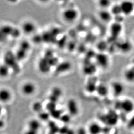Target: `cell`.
I'll list each match as a JSON object with an SVG mask.
<instances>
[{
  "instance_id": "1",
  "label": "cell",
  "mask_w": 134,
  "mask_h": 134,
  "mask_svg": "<svg viewBox=\"0 0 134 134\" xmlns=\"http://www.w3.org/2000/svg\"><path fill=\"white\" fill-rule=\"evenodd\" d=\"M115 105L116 109L122 111L126 114L131 113L134 110V102L129 99L117 102Z\"/></svg>"
},
{
  "instance_id": "2",
  "label": "cell",
  "mask_w": 134,
  "mask_h": 134,
  "mask_svg": "<svg viewBox=\"0 0 134 134\" xmlns=\"http://www.w3.org/2000/svg\"><path fill=\"white\" fill-rule=\"evenodd\" d=\"M118 116L116 112L114 111H109L104 114L102 116V121L109 126L115 125L118 121Z\"/></svg>"
},
{
  "instance_id": "3",
  "label": "cell",
  "mask_w": 134,
  "mask_h": 134,
  "mask_svg": "<svg viewBox=\"0 0 134 134\" xmlns=\"http://www.w3.org/2000/svg\"><path fill=\"white\" fill-rule=\"evenodd\" d=\"M62 18L68 22L75 21L79 16V12L77 10L73 8H68L62 12Z\"/></svg>"
},
{
  "instance_id": "4",
  "label": "cell",
  "mask_w": 134,
  "mask_h": 134,
  "mask_svg": "<svg viewBox=\"0 0 134 134\" xmlns=\"http://www.w3.org/2000/svg\"><path fill=\"white\" fill-rule=\"evenodd\" d=\"M96 64L100 67L106 68L109 64V57L103 53H100L95 56Z\"/></svg>"
},
{
  "instance_id": "5",
  "label": "cell",
  "mask_w": 134,
  "mask_h": 134,
  "mask_svg": "<svg viewBox=\"0 0 134 134\" xmlns=\"http://www.w3.org/2000/svg\"><path fill=\"white\" fill-rule=\"evenodd\" d=\"M122 14L124 15H130L134 10V4L130 1H124L120 4Z\"/></svg>"
},
{
  "instance_id": "6",
  "label": "cell",
  "mask_w": 134,
  "mask_h": 134,
  "mask_svg": "<svg viewBox=\"0 0 134 134\" xmlns=\"http://www.w3.org/2000/svg\"><path fill=\"white\" fill-rule=\"evenodd\" d=\"M67 109L71 115H77L79 111V107L77 103L73 99L68 100L67 104Z\"/></svg>"
},
{
  "instance_id": "7",
  "label": "cell",
  "mask_w": 134,
  "mask_h": 134,
  "mask_svg": "<svg viewBox=\"0 0 134 134\" xmlns=\"http://www.w3.org/2000/svg\"><path fill=\"white\" fill-rule=\"evenodd\" d=\"M35 90V86L32 82H26L22 87V92L26 96L32 95L34 93Z\"/></svg>"
},
{
  "instance_id": "8",
  "label": "cell",
  "mask_w": 134,
  "mask_h": 134,
  "mask_svg": "<svg viewBox=\"0 0 134 134\" xmlns=\"http://www.w3.org/2000/svg\"><path fill=\"white\" fill-rule=\"evenodd\" d=\"M113 93L116 96H118L122 94L124 91V86L122 84L118 82H115L111 84Z\"/></svg>"
},
{
  "instance_id": "9",
  "label": "cell",
  "mask_w": 134,
  "mask_h": 134,
  "mask_svg": "<svg viewBox=\"0 0 134 134\" xmlns=\"http://www.w3.org/2000/svg\"><path fill=\"white\" fill-rule=\"evenodd\" d=\"M62 94V90L60 88L54 87L52 89L51 95L49 97L50 101L55 103L58 101V99L61 97Z\"/></svg>"
},
{
  "instance_id": "10",
  "label": "cell",
  "mask_w": 134,
  "mask_h": 134,
  "mask_svg": "<svg viewBox=\"0 0 134 134\" xmlns=\"http://www.w3.org/2000/svg\"><path fill=\"white\" fill-rule=\"evenodd\" d=\"M122 30V26L121 23L115 22L111 25L110 31L111 35L114 37H117L121 34Z\"/></svg>"
},
{
  "instance_id": "11",
  "label": "cell",
  "mask_w": 134,
  "mask_h": 134,
  "mask_svg": "<svg viewBox=\"0 0 134 134\" xmlns=\"http://www.w3.org/2000/svg\"><path fill=\"white\" fill-rule=\"evenodd\" d=\"M12 97V93L9 90L4 88L0 90V102L7 103L11 100Z\"/></svg>"
},
{
  "instance_id": "12",
  "label": "cell",
  "mask_w": 134,
  "mask_h": 134,
  "mask_svg": "<svg viewBox=\"0 0 134 134\" xmlns=\"http://www.w3.org/2000/svg\"><path fill=\"white\" fill-rule=\"evenodd\" d=\"M96 65L92 63L87 62L83 66V70L84 74L88 75H91L95 74L96 72Z\"/></svg>"
},
{
  "instance_id": "13",
  "label": "cell",
  "mask_w": 134,
  "mask_h": 134,
  "mask_svg": "<svg viewBox=\"0 0 134 134\" xmlns=\"http://www.w3.org/2000/svg\"><path fill=\"white\" fill-rule=\"evenodd\" d=\"M89 132L90 134H100L102 132V128L97 123H91L89 126Z\"/></svg>"
},
{
  "instance_id": "14",
  "label": "cell",
  "mask_w": 134,
  "mask_h": 134,
  "mask_svg": "<svg viewBox=\"0 0 134 134\" xmlns=\"http://www.w3.org/2000/svg\"><path fill=\"white\" fill-rule=\"evenodd\" d=\"M35 25L31 21L25 22L22 25V29L24 33L30 34L33 33L35 30Z\"/></svg>"
},
{
  "instance_id": "15",
  "label": "cell",
  "mask_w": 134,
  "mask_h": 134,
  "mask_svg": "<svg viewBox=\"0 0 134 134\" xmlns=\"http://www.w3.org/2000/svg\"><path fill=\"white\" fill-rule=\"evenodd\" d=\"M96 91L100 96H105L108 94L109 90L106 85L104 84H100L97 85Z\"/></svg>"
},
{
  "instance_id": "16",
  "label": "cell",
  "mask_w": 134,
  "mask_h": 134,
  "mask_svg": "<svg viewBox=\"0 0 134 134\" xmlns=\"http://www.w3.org/2000/svg\"><path fill=\"white\" fill-rule=\"evenodd\" d=\"M112 15L111 12L105 10V9L101 10L99 14V16L101 20L105 22L109 21L111 20Z\"/></svg>"
},
{
  "instance_id": "17",
  "label": "cell",
  "mask_w": 134,
  "mask_h": 134,
  "mask_svg": "<svg viewBox=\"0 0 134 134\" xmlns=\"http://www.w3.org/2000/svg\"><path fill=\"white\" fill-rule=\"evenodd\" d=\"M15 28L11 27L10 26H4L0 27V32L6 36L11 35L12 36Z\"/></svg>"
},
{
  "instance_id": "18",
  "label": "cell",
  "mask_w": 134,
  "mask_h": 134,
  "mask_svg": "<svg viewBox=\"0 0 134 134\" xmlns=\"http://www.w3.org/2000/svg\"><path fill=\"white\" fill-rule=\"evenodd\" d=\"M97 85L96 84L95 81L94 82V80L92 81H88L86 85V91L89 93H92L96 91L97 87Z\"/></svg>"
},
{
  "instance_id": "19",
  "label": "cell",
  "mask_w": 134,
  "mask_h": 134,
  "mask_svg": "<svg viewBox=\"0 0 134 134\" xmlns=\"http://www.w3.org/2000/svg\"><path fill=\"white\" fill-rule=\"evenodd\" d=\"M40 124L39 121L35 119L30 120L28 123V129L38 131L40 129Z\"/></svg>"
},
{
  "instance_id": "20",
  "label": "cell",
  "mask_w": 134,
  "mask_h": 134,
  "mask_svg": "<svg viewBox=\"0 0 134 134\" xmlns=\"http://www.w3.org/2000/svg\"><path fill=\"white\" fill-rule=\"evenodd\" d=\"M10 67L4 63L0 65V76L2 77H5L8 76L9 73Z\"/></svg>"
},
{
  "instance_id": "21",
  "label": "cell",
  "mask_w": 134,
  "mask_h": 134,
  "mask_svg": "<svg viewBox=\"0 0 134 134\" xmlns=\"http://www.w3.org/2000/svg\"><path fill=\"white\" fill-rule=\"evenodd\" d=\"M27 51L24 49L19 48L15 54V57L17 61H21L24 60L26 56Z\"/></svg>"
},
{
  "instance_id": "22",
  "label": "cell",
  "mask_w": 134,
  "mask_h": 134,
  "mask_svg": "<svg viewBox=\"0 0 134 134\" xmlns=\"http://www.w3.org/2000/svg\"><path fill=\"white\" fill-rule=\"evenodd\" d=\"M111 13L112 15H115V16L118 15H121L122 14L121 8L120 5L117 4L114 5L112 7L111 9Z\"/></svg>"
},
{
  "instance_id": "23",
  "label": "cell",
  "mask_w": 134,
  "mask_h": 134,
  "mask_svg": "<svg viewBox=\"0 0 134 134\" xmlns=\"http://www.w3.org/2000/svg\"><path fill=\"white\" fill-rule=\"evenodd\" d=\"M111 2V1L108 0H101L99 1V6L103 8V9H105L110 6Z\"/></svg>"
},
{
  "instance_id": "24",
  "label": "cell",
  "mask_w": 134,
  "mask_h": 134,
  "mask_svg": "<svg viewBox=\"0 0 134 134\" xmlns=\"http://www.w3.org/2000/svg\"><path fill=\"white\" fill-rule=\"evenodd\" d=\"M20 48L28 51L30 48V45L28 41H23L20 43Z\"/></svg>"
},
{
  "instance_id": "25",
  "label": "cell",
  "mask_w": 134,
  "mask_h": 134,
  "mask_svg": "<svg viewBox=\"0 0 134 134\" xmlns=\"http://www.w3.org/2000/svg\"><path fill=\"white\" fill-rule=\"evenodd\" d=\"M33 109L35 111H40L42 109V104L39 102H36L33 105Z\"/></svg>"
},
{
  "instance_id": "26",
  "label": "cell",
  "mask_w": 134,
  "mask_h": 134,
  "mask_svg": "<svg viewBox=\"0 0 134 134\" xmlns=\"http://www.w3.org/2000/svg\"><path fill=\"white\" fill-rule=\"evenodd\" d=\"M128 125V128L130 129H134V116L130 119Z\"/></svg>"
},
{
  "instance_id": "27",
  "label": "cell",
  "mask_w": 134,
  "mask_h": 134,
  "mask_svg": "<svg viewBox=\"0 0 134 134\" xmlns=\"http://www.w3.org/2000/svg\"><path fill=\"white\" fill-rule=\"evenodd\" d=\"M49 117V115L47 113H42L39 115V117L42 120H46Z\"/></svg>"
},
{
  "instance_id": "28",
  "label": "cell",
  "mask_w": 134,
  "mask_h": 134,
  "mask_svg": "<svg viewBox=\"0 0 134 134\" xmlns=\"http://www.w3.org/2000/svg\"><path fill=\"white\" fill-rule=\"evenodd\" d=\"M38 131L28 129V130L25 132L24 134H38Z\"/></svg>"
},
{
  "instance_id": "29",
  "label": "cell",
  "mask_w": 134,
  "mask_h": 134,
  "mask_svg": "<svg viewBox=\"0 0 134 134\" xmlns=\"http://www.w3.org/2000/svg\"><path fill=\"white\" fill-rule=\"evenodd\" d=\"M77 134H86V131L83 128H81L79 129V130H78Z\"/></svg>"
},
{
  "instance_id": "30",
  "label": "cell",
  "mask_w": 134,
  "mask_h": 134,
  "mask_svg": "<svg viewBox=\"0 0 134 134\" xmlns=\"http://www.w3.org/2000/svg\"><path fill=\"white\" fill-rule=\"evenodd\" d=\"M7 36L3 34L2 33L0 32V41H4L6 38Z\"/></svg>"
},
{
  "instance_id": "31",
  "label": "cell",
  "mask_w": 134,
  "mask_h": 134,
  "mask_svg": "<svg viewBox=\"0 0 134 134\" xmlns=\"http://www.w3.org/2000/svg\"><path fill=\"white\" fill-rule=\"evenodd\" d=\"M62 119V121H63L64 122H68L69 121V117L68 116H64V118H61Z\"/></svg>"
},
{
  "instance_id": "32",
  "label": "cell",
  "mask_w": 134,
  "mask_h": 134,
  "mask_svg": "<svg viewBox=\"0 0 134 134\" xmlns=\"http://www.w3.org/2000/svg\"><path fill=\"white\" fill-rule=\"evenodd\" d=\"M3 125H4L3 122L2 121H0V127H2L3 126Z\"/></svg>"
},
{
  "instance_id": "33",
  "label": "cell",
  "mask_w": 134,
  "mask_h": 134,
  "mask_svg": "<svg viewBox=\"0 0 134 134\" xmlns=\"http://www.w3.org/2000/svg\"><path fill=\"white\" fill-rule=\"evenodd\" d=\"M0 112H1V107H0Z\"/></svg>"
},
{
  "instance_id": "34",
  "label": "cell",
  "mask_w": 134,
  "mask_h": 134,
  "mask_svg": "<svg viewBox=\"0 0 134 134\" xmlns=\"http://www.w3.org/2000/svg\"></svg>"
}]
</instances>
